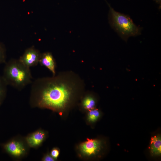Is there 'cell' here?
<instances>
[{"mask_svg": "<svg viewBox=\"0 0 161 161\" xmlns=\"http://www.w3.org/2000/svg\"><path fill=\"white\" fill-rule=\"evenodd\" d=\"M40 56L38 50L31 47L27 49L19 60L24 65L30 68L38 65Z\"/></svg>", "mask_w": 161, "mask_h": 161, "instance_id": "obj_4", "label": "cell"}, {"mask_svg": "<svg viewBox=\"0 0 161 161\" xmlns=\"http://www.w3.org/2000/svg\"><path fill=\"white\" fill-rule=\"evenodd\" d=\"M7 85L2 76L0 75V104L6 93Z\"/></svg>", "mask_w": 161, "mask_h": 161, "instance_id": "obj_11", "label": "cell"}, {"mask_svg": "<svg viewBox=\"0 0 161 161\" xmlns=\"http://www.w3.org/2000/svg\"><path fill=\"white\" fill-rule=\"evenodd\" d=\"M39 63L41 65L48 69L52 72L53 75H55V61L51 53L46 52L41 55Z\"/></svg>", "mask_w": 161, "mask_h": 161, "instance_id": "obj_6", "label": "cell"}, {"mask_svg": "<svg viewBox=\"0 0 161 161\" xmlns=\"http://www.w3.org/2000/svg\"><path fill=\"white\" fill-rule=\"evenodd\" d=\"M4 148L8 152L16 156H20L25 151L22 144L16 141H12L7 143L5 145Z\"/></svg>", "mask_w": 161, "mask_h": 161, "instance_id": "obj_7", "label": "cell"}, {"mask_svg": "<svg viewBox=\"0 0 161 161\" xmlns=\"http://www.w3.org/2000/svg\"><path fill=\"white\" fill-rule=\"evenodd\" d=\"M2 76L8 85L19 90L32 82L30 68L19 59H11L5 62Z\"/></svg>", "mask_w": 161, "mask_h": 161, "instance_id": "obj_2", "label": "cell"}, {"mask_svg": "<svg viewBox=\"0 0 161 161\" xmlns=\"http://www.w3.org/2000/svg\"><path fill=\"white\" fill-rule=\"evenodd\" d=\"M100 113L97 109H94L89 110L88 114V120L91 122L95 121L99 117Z\"/></svg>", "mask_w": 161, "mask_h": 161, "instance_id": "obj_12", "label": "cell"}, {"mask_svg": "<svg viewBox=\"0 0 161 161\" xmlns=\"http://www.w3.org/2000/svg\"><path fill=\"white\" fill-rule=\"evenodd\" d=\"M107 3L109 7L110 24L123 39L126 41L130 37L141 34V28L137 26L129 16L116 11Z\"/></svg>", "mask_w": 161, "mask_h": 161, "instance_id": "obj_3", "label": "cell"}, {"mask_svg": "<svg viewBox=\"0 0 161 161\" xmlns=\"http://www.w3.org/2000/svg\"><path fill=\"white\" fill-rule=\"evenodd\" d=\"M96 105V101L95 98L91 96L85 97L83 102V105L86 109L90 110L93 109Z\"/></svg>", "mask_w": 161, "mask_h": 161, "instance_id": "obj_10", "label": "cell"}, {"mask_svg": "<svg viewBox=\"0 0 161 161\" xmlns=\"http://www.w3.org/2000/svg\"><path fill=\"white\" fill-rule=\"evenodd\" d=\"M59 155V151L56 148H53L51 151V155L54 159H57Z\"/></svg>", "mask_w": 161, "mask_h": 161, "instance_id": "obj_14", "label": "cell"}, {"mask_svg": "<svg viewBox=\"0 0 161 161\" xmlns=\"http://www.w3.org/2000/svg\"><path fill=\"white\" fill-rule=\"evenodd\" d=\"M101 148V142L96 139H87V141L81 143L80 145L81 152L84 155L90 156L98 153Z\"/></svg>", "mask_w": 161, "mask_h": 161, "instance_id": "obj_5", "label": "cell"}, {"mask_svg": "<svg viewBox=\"0 0 161 161\" xmlns=\"http://www.w3.org/2000/svg\"><path fill=\"white\" fill-rule=\"evenodd\" d=\"M150 149L153 155H160L161 153V138L160 136L152 137L151 140Z\"/></svg>", "mask_w": 161, "mask_h": 161, "instance_id": "obj_9", "label": "cell"}, {"mask_svg": "<svg viewBox=\"0 0 161 161\" xmlns=\"http://www.w3.org/2000/svg\"><path fill=\"white\" fill-rule=\"evenodd\" d=\"M58 75L38 78L32 83L31 92L38 106L55 110L64 109L78 87L73 81Z\"/></svg>", "mask_w": 161, "mask_h": 161, "instance_id": "obj_1", "label": "cell"}, {"mask_svg": "<svg viewBox=\"0 0 161 161\" xmlns=\"http://www.w3.org/2000/svg\"><path fill=\"white\" fill-rule=\"evenodd\" d=\"M43 160L45 161H53L54 160V159L51 156L47 155L44 158Z\"/></svg>", "mask_w": 161, "mask_h": 161, "instance_id": "obj_15", "label": "cell"}, {"mask_svg": "<svg viewBox=\"0 0 161 161\" xmlns=\"http://www.w3.org/2000/svg\"><path fill=\"white\" fill-rule=\"evenodd\" d=\"M45 133L42 131H38L33 133L27 138V141L30 145L35 146L39 145L44 140Z\"/></svg>", "mask_w": 161, "mask_h": 161, "instance_id": "obj_8", "label": "cell"}, {"mask_svg": "<svg viewBox=\"0 0 161 161\" xmlns=\"http://www.w3.org/2000/svg\"><path fill=\"white\" fill-rule=\"evenodd\" d=\"M155 2L158 4H159L160 5L159 8H161V0H154Z\"/></svg>", "mask_w": 161, "mask_h": 161, "instance_id": "obj_16", "label": "cell"}, {"mask_svg": "<svg viewBox=\"0 0 161 161\" xmlns=\"http://www.w3.org/2000/svg\"><path fill=\"white\" fill-rule=\"evenodd\" d=\"M6 60L5 49L3 45L0 43V64L5 63Z\"/></svg>", "mask_w": 161, "mask_h": 161, "instance_id": "obj_13", "label": "cell"}]
</instances>
